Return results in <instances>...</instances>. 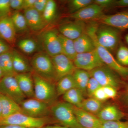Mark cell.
I'll list each match as a JSON object with an SVG mask.
<instances>
[{"label": "cell", "mask_w": 128, "mask_h": 128, "mask_svg": "<svg viewBox=\"0 0 128 128\" xmlns=\"http://www.w3.org/2000/svg\"><path fill=\"white\" fill-rule=\"evenodd\" d=\"M74 42L77 54L88 52L96 49L93 40L86 32L74 40Z\"/></svg>", "instance_id": "603a6c76"}, {"label": "cell", "mask_w": 128, "mask_h": 128, "mask_svg": "<svg viewBox=\"0 0 128 128\" xmlns=\"http://www.w3.org/2000/svg\"><path fill=\"white\" fill-rule=\"evenodd\" d=\"M11 9L10 0H0V18L9 16Z\"/></svg>", "instance_id": "d590c367"}, {"label": "cell", "mask_w": 128, "mask_h": 128, "mask_svg": "<svg viewBox=\"0 0 128 128\" xmlns=\"http://www.w3.org/2000/svg\"><path fill=\"white\" fill-rule=\"evenodd\" d=\"M73 76L75 82L76 88L82 92L84 95L86 94V88L91 78L89 72L81 69H76Z\"/></svg>", "instance_id": "cb8c5ba5"}, {"label": "cell", "mask_w": 128, "mask_h": 128, "mask_svg": "<svg viewBox=\"0 0 128 128\" xmlns=\"http://www.w3.org/2000/svg\"><path fill=\"white\" fill-rule=\"evenodd\" d=\"M34 82V98L50 106L54 104L58 96L56 86L51 82L40 77L36 73L32 74Z\"/></svg>", "instance_id": "3957f363"}, {"label": "cell", "mask_w": 128, "mask_h": 128, "mask_svg": "<svg viewBox=\"0 0 128 128\" xmlns=\"http://www.w3.org/2000/svg\"><path fill=\"white\" fill-rule=\"evenodd\" d=\"M0 128H26L17 125H8L0 126Z\"/></svg>", "instance_id": "bcb514c9"}, {"label": "cell", "mask_w": 128, "mask_h": 128, "mask_svg": "<svg viewBox=\"0 0 128 128\" xmlns=\"http://www.w3.org/2000/svg\"><path fill=\"white\" fill-rule=\"evenodd\" d=\"M126 100H127V102H128V90H127V93H126Z\"/></svg>", "instance_id": "f907efd6"}, {"label": "cell", "mask_w": 128, "mask_h": 128, "mask_svg": "<svg viewBox=\"0 0 128 128\" xmlns=\"http://www.w3.org/2000/svg\"><path fill=\"white\" fill-rule=\"evenodd\" d=\"M102 102L93 97L84 99L80 108L89 113L97 115L103 108Z\"/></svg>", "instance_id": "f1b7e54d"}, {"label": "cell", "mask_w": 128, "mask_h": 128, "mask_svg": "<svg viewBox=\"0 0 128 128\" xmlns=\"http://www.w3.org/2000/svg\"><path fill=\"white\" fill-rule=\"evenodd\" d=\"M36 0H24L23 9L24 10L34 8Z\"/></svg>", "instance_id": "ee69618b"}, {"label": "cell", "mask_w": 128, "mask_h": 128, "mask_svg": "<svg viewBox=\"0 0 128 128\" xmlns=\"http://www.w3.org/2000/svg\"><path fill=\"white\" fill-rule=\"evenodd\" d=\"M86 26L84 21L76 20L60 25L59 28L60 34L74 40L86 32Z\"/></svg>", "instance_id": "4fadbf2b"}, {"label": "cell", "mask_w": 128, "mask_h": 128, "mask_svg": "<svg viewBox=\"0 0 128 128\" xmlns=\"http://www.w3.org/2000/svg\"><path fill=\"white\" fill-rule=\"evenodd\" d=\"M103 8L93 3L70 14V16L76 20L84 21L97 20L104 16Z\"/></svg>", "instance_id": "5bb4252c"}, {"label": "cell", "mask_w": 128, "mask_h": 128, "mask_svg": "<svg viewBox=\"0 0 128 128\" xmlns=\"http://www.w3.org/2000/svg\"><path fill=\"white\" fill-rule=\"evenodd\" d=\"M114 6L118 7H128V0H120L116 1Z\"/></svg>", "instance_id": "f6af8a7d"}, {"label": "cell", "mask_w": 128, "mask_h": 128, "mask_svg": "<svg viewBox=\"0 0 128 128\" xmlns=\"http://www.w3.org/2000/svg\"><path fill=\"white\" fill-rule=\"evenodd\" d=\"M2 105V117L6 118L18 113H23L20 106L8 97L0 94Z\"/></svg>", "instance_id": "44dd1931"}, {"label": "cell", "mask_w": 128, "mask_h": 128, "mask_svg": "<svg viewBox=\"0 0 128 128\" xmlns=\"http://www.w3.org/2000/svg\"><path fill=\"white\" fill-rule=\"evenodd\" d=\"M24 16L28 28L34 32H38L44 29L47 25L42 15L34 8L24 10Z\"/></svg>", "instance_id": "d6986e66"}, {"label": "cell", "mask_w": 128, "mask_h": 128, "mask_svg": "<svg viewBox=\"0 0 128 128\" xmlns=\"http://www.w3.org/2000/svg\"><path fill=\"white\" fill-rule=\"evenodd\" d=\"M57 8V4L54 1L48 0L46 8L42 14L46 24L50 23L54 20L56 14Z\"/></svg>", "instance_id": "1f68e13d"}, {"label": "cell", "mask_w": 128, "mask_h": 128, "mask_svg": "<svg viewBox=\"0 0 128 128\" xmlns=\"http://www.w3.org/2000/svg\"><path fill=\"white\" fill-rule=\"evenodd\" d=\"M20 105L23 113L33 118H47L50 112V105L34 98L25 99Z\"/></svg>", "instance_id": "ba28073f"}, {"label": "cell", "mask_w": 128, "mask_h": 128, "mask_svg": "<svg viewBox=\"0 0 128 128\" xmlns=\"http://www.w3.org/2000/svg\"><path fill=\"white\" fill-rule=\"evenodd\" d=\"M24 0H10V6L11 9L18 11L23 9Z\"/></svg>", "instance_id": "b9f144b4"}, {"label": "cell", "mask_w": 128, "mask_h": 128, "mask_svg": "<svg viewBox=\"0 0 128 128\" xmlns=\"http://www.w3.org/2000/svg\"><path fill=\"white\" fill-rule=\"evenodd\" d=\"M16 28L10 16L0 18V36L10 44L16 42Z\"/></svg>", "instance_id": "ac0fdd59"}, {"label": "cell", "mask_w": 128, "mask_h": 128, "mask_svg": "<svg viewBox=\"0 0 128 128\" xmlns=\"http://www.w3.org/2000/svg\"><path fill=\"white\" fill-rule=\"evenodd\" d=\"M13 68L16 74L32 73L33 70L28 60L16 50H12Z\"/></svg>", "instance_id": "7402d4cb"}, {"label": "cell", "mask_w": 128, "mask_h": 128, "mask_svg": "<svg viewBox=\"0 0 128 128\" xmlns=\"http://www.w3.org/2000/svg\"><path fill=\"white\" fill-rule=\"evenodd\" d=\"M18 46L22 52L28 54H31L36 52L38 44L34 40L30 38L22 39L18 41Z\"/></svg>", "instance_id": "f546056e"}, {"label": "cell", "mask_w": 128, "mask_h": 128, "mask_svg": "<svg viewBox=\"0 0 128 128\" xmlns=\"http://www.w3.org/2000/svg\"><path fill=\"white\" fill-rule=\"evenodd\" d=\"M57 82L56 89L58 96H63L70 90L76 88L73 74L66 76Z\"/></svg>", "instance_id": "4316f807"}, {"label": "cell", "mask_w": 128, "mask_h": 128, "mask_svg": "<svg viewBox=\"0 0 128 128\" xmlns=\"http://www.w3.org/2000/svg\"><path fill=\"white\" fill-rule=\"evenodd\" d=\"M31 65L34 72L40 77L52 82L56 81L52 61L48 54L40 53L35 54L32 58Z\"/></svg>", "instance_id": "277c9868"}, {"label": "cell", "mask_w": 128, "mask_h": 128, "mask_svg": "<svg viewBox=\"0 0 128 128\" xmlns=\"http://www.w3.org/2000/svg\"><path fill=\"white\" fill-rule=\"evenodd\" d=\"M73 62L76 68L88 72L105 65L96 49L88 52L77 54Z\"/></svg>", "instance_id": "9c48e42d"}, {"label": "cell", "mask_w": 128, "mask_h": 128, "mask_svg": "<svg viewBox=\"0 0 128 128\" xmlns=\"http://www.w3.org/2000/svg\"><path fill=\"white\" fill-rule=\"evenodd\" d=\"M10 17L16 32H24L28 30V26L24 14L16 11Z\"/></svg>", "instance_id": "4dcf8cb0"}, {"label": "cell", "mask_w": 128, "mask_h": 128, "mask_svg": "<svg viewBox=\"0 0 128 128\" xmlns=\"http://www.w3.org/2000/svg\"><path fill=\"white\" fill-rule=\"evenodd\" d=\"M48 0H36L34 6V9L41 14L43 13L48 3Z\"/></svg>", "instance_id": "f35d334b"}, {"label": "cell", "mask_w": 128, "mask_h": 128, "mask_svg": "<svg viewBox=\"0 0 128 128\" xmlns=\"http://www.w3.org/2000/svg\"><path fill=\"white\" fill-rule=\"evenodd\" d=\"M59 34L56 30H50L44 32L42 34L44 48L46 54L51 57L62 54Z\"/></svg>", "instance_id": "7c38bea8"}, {"label": "cell", "mask_w": 128, "mask_h": 128, "mask_svg": "<svg viewBox=\"0 0 128 128\" xmlns=\"http://www.w3.org/2000/svg\"><path fill=\"white\" fill-rule=\"evenodd\" d=\"M105 94L108 98H114L116 97L117 91L116 89L111 86H102Z\"/></svg>", "instance_id": "60d3db41"}, {"label": "cell", "mask_w": 128, "mask_h": 128, "mask_svg": "<svg viewBox=\"0 0 128 128\" xmlns=\"http://www.w3.org/2000/svg\"><path fill=\"white\" fill-rule=\"evenodd\" d=\"M98 25L91 23L86 26V32L92 38L99 57L105 65L123 78L128 77V67L121 65L112 55L109 50L98 43L96 36Z\"/></svg>", "instance_id": "6da1fadb"}, {"label": "cell", "mask_w": 128, "mask_h": 128, "mask_svg": "<svg viewBox=\"0 0 128 128\" xmlns=\"http://www.w3.org/2000/svg\"><path fill=\"white\" fill-rule=\"evenodd\" d=\"M50 112L62 126L68 128H83L75 114L74 106L66 102L55 103L51 106Z\"/></svg>", "instance_id": "7a4b0ae2"}, {"label": "cell", "mask_w": 128, "mask_h": 128, "mask_svg": "<svg viewBox=\"0 0 128 128\" xmlns=\"http://www.w3.org/2000/svg\"><path fill=\"white\" fill-rule=\"evenodd\" d=\"M32 73L18 74L15 76L21 91L28 98H34V82Z\"/></svg>", "instance_id": "e0dca14e"}, {"label": "cell", "mask_w": 128, "mask_h": 128, "mask_svg": "<svg viewBox=\"0 0 128 128\" xmlns=\"http://www.w3.org/2000/svg\"><path fill=\"white\" fill-rule=\"evenodd\" d=\"M101 87L102 86L96 79L91 77L86 88V94L89 97H92L96 90Z\"/></svg>", "instance_id": "e575fe53"}, {"label": "cell", "mask_w": 128, "mask_h": 128, "mask_svg": "<svg viewBox=\"0 0 128 128\" xmlns=\"http://www.w3.org/2000/svg\"><path fill=\"white\" fill-rule=\"evenodd\" d=\"M59 36L61 43L62 54L73 61L77 54L75 48L74 41L61 34H59Z\"/></svg>", "instance_id": "83f0119b"}, {"label": "cell", "mask_w": 128, "mask_h": 128, "mask_svg": "<svg viewBox=\"0 0 128 128\" xmlns=\"http://www.w3.org/2000/svg\"><path fill=\"white\" fill-rule=\"evenodd\" d=\"M117 61L123 66H128V48L125 46L120 47L117 53Z\"/></svg>", "instance_id": "836d02e7"}, {"label": "cell", "mask_w": 128, "mask_h": 128, "mask_svg": "<svg viewBox=\"0 0 128 128\" xmlns=\"http://www.w3.org/2000/svg\"><path fill=\"white\" fill-rule=\"evenodd\" d=\"M91 76L96 79L102 86H111L117 89L120 80L116 72L106 65L89 72Z\"/></svg>", "instance_id": "30bf717a"}, {"label": "cell", "mask_w": 128, "mask_h": 128, "mask_svg": "<svg viewBox=\"0 0 128 128\" xmlns=\"http://www.w3.org/2000/svg\"><path fill=\"white\" fill-rule=\"evenodd\" d=\"M102 128H128V121H120L103 122Z\"/></svg>", "instance_id": "8d00e7d4"}, {"label": "cell", "mask_w": 128, "mask_h": 128, "mask_svg": "<svg viewBox=\"0 0 128 128\" xmlns=\"http://www.w3.org/2000/svg\"><path fill=\"white\" fill-rule=\"evenodd\" d=\"M104 25L118 29H128V11L118 12L113 15L103 16L97 19Z\"/></svg>", "instance_id": "9a60e30c"}, {"label": "cell", "mask_w": 128, "mask_h": 128, "mask_svg": "<svg viewBox=\"0 0 128 128\" xmlns=\"http://www.w3.org/2000/svg\"><path fill=\"white\" fill-rule=\"evenodd\" d=\"M84 94L77 88L70 90L63 96V99L66 102L74 106L80 108L84 100Z\"/></svg>", "instance_id": "484cf974"}, {"label": "cell", "mask_w": 128, "mask_h": 128, "mask_svg": "<svg viewBox=\"0 0 128 128\" xmlns=\"http://www.w3.org/2000/svg\"><path fill=\"white\" fill-rule=\"evenodd\" d=\"M124 116L123 113L114 105L102 108L97 116L102 122L120 121Z\"/></svg>", "instance_id": "ffe728a7"}, {"label": "cell", "mask_w": 128, "mask_h": 128, "mask_svg": "<svg viewBox=\"0 0 128 128\" xmlns=\"http://www.w3.org/2000/svg\"><path fill=\"white\" fill-rule=\"evenodd\" d=\"M49 122L48 118H34L23 113H18L0 119V126L14 125L28 128H42L48 125Z\"/></svg>", "instance_id": "5b68a950"}, {"label": "cell", "mask_w": 128, "mask_h": 128, "mask_svg": "<svg viewBox=\"0 0 128 128\" xmlns=\"http://www.w3.org/2000/svg\"><path fill=\"white\" fill-rule=\"evenodd\" d=\"M92 97L102 102L108 99L104 90L102 86L96 90L92 95Z\"/></svg>", "instance_id": "74e56055"}, {"label": "cell", "mask_w": 128, "mask_h": 128, "mask_svg": "<svg viewBox=\"0 0 128 128\" xmlns=\"http://www.w3.org/2000/svg\"><path fill=\"white\" fill-rule=\"evenodd\" d=\"M97 41L109 51L116 49L119 43L120 32L118 29L108 25L98 26L96 32Z\"/></svg>", "instance_id": "8992f818"}, {"label": "cell", "mask_w": 128, "mask_h": 128, "mask_svg": "<svg viewBox=\"0 0 128 128\" xmlns=\"http://www.w3.org/2000/svg\"><path fill=\"white\" fill-rule=\"evenodd\" d=\"M10 50L9 45L4 41L0 39V55Z\"/></svg>", "instance_id": "7bdbcfd3"}, {"label": "cell", "mask_w": 128, "mask_h": 128, "mask_svg": "<svg viewBox=\"0 0 128 128\" xmlns=\"http://www.w3.org/2000/svg\"><path fill=\"white\" fill-rule=\"evenodd\" d=\"M115 1L114 0H94V3L104 9L114 6Z\"/></svg>", "instance_id": "ab89813d"}, {"label": "cell", "mask_w": 128, "mask_h": 128, "mask_svg": "<svg viewBox=\"0 0 128 128\" xmlns=\"http://www.w3.org/2000/svg\"><path fill=\"white\" fill-rule=\"evenodd\" d=\"M56 81L66 76L73 74L76 69L73 61L63 54L51 57Z\"/></svg>", "instance_id": "8fae6325"}, {"label": "cell", "mask_w": 128, "mask_h": 128, "mask_svg": "<svg viewBox=\"0 0 128 128\" xmlns=\"http://www.w3.org/2000/svg\"><path fill=\"white\" fill-rule=\"evenodd\" d=\"M74 110L76 119L82 128H102L103 122L96 115L74 106Z\"/></svg>", "instance_id": "2e32d148"}, {"label": "cell", "mask_w": 128, "mask_h": 128, "mask_svg": "<svg viewBox=\"0 0 128 128\" xmlns=\"http://www.w3.org/2000/svg\"><path fill=\"white\" fill-rule=\"evenodd\" d=\"M42 128H68L63 126L57 125H46Z\"/></svg>", "instance_id": "7dc6e473"}, {"label": "cell", "mask_w": 128, "mask_h": 128, "mask_svg": "<svg viewBox=\"0 0 128 128\" xmlns=\"http://www.w3.org/2000/svg\"><path fill=\"white\" fill-rule=\"evenodd\" d=\"M0 94L8 97L19 105L26 98L19 87L15 76H4L0 80Z\"/></svg>", "instance_id": "52a82bcc"}, {"label": "cell", "mask_w": 128, "mask_h": 128, "mask_svg": "<svg viewBox=\"0 0 128 128\" xmlns=\"http://www.w3.org/2000/svg\"><path fill=\"white\" fill-rule=\"evenodd\" d=\"M3 76H3V73H2V71L0 68V80L1 79Z\"/></svg>", "instance_id": "681fc988"}, {"label": "cell", "mask_w": 128, "mask_h": 128, "mask_svg": "<svg viewBox=\"0 0 128 128\" xmlns=\"http://www.w3.org/2000/svg\"><path fill=\"white\" fill-rule=\"evenodd\" d=\"M126 38V42H127V43H128V34L126 35V38Z\"/></svg>", "instance_id": "816d5d0a"}, {"label": "cell", "mask_w": 128, "mask_h": 128, "mask_svg": "<svg viewBox=\"0 0 128 128\" xmlns=\"http://www.w3.org/2000/svg\"><path fill=\"white\" fill-rule=\"evenodd\" d=\"M2 117V105L1 101L0 98V119Z\"/></svg>", "instance_id": "c3c4849f"}, {"label": "cell", "mask_w": 128, "mask_h": 128, "mask_svg": "<svg viewBox=\"0 0 128 128\" xmlns=\"http://www.w3.org/2000/svg\"><path fill=\"white\" fill-rule=\"evenodd\" d=\"M94 3L92 0H72L70 2L69 8L71 14Z\"/></svg>", "instance_id": "d6a6232c"}, {"label": "cell", "mask_w": 128, "mask_h": 128, "mask_svg": "<svg viewBox=\"0 0 128 128\" xmlns=\"http://www.w3.org/2000/svg\"><path fill=\"white\" fill-rule=\"evenodd\" d=\"M0 68L4 76H16L13 68L12 50L0 55Z\"/></svg>", "instance_id": "d4e9b609"}]
</instances>
